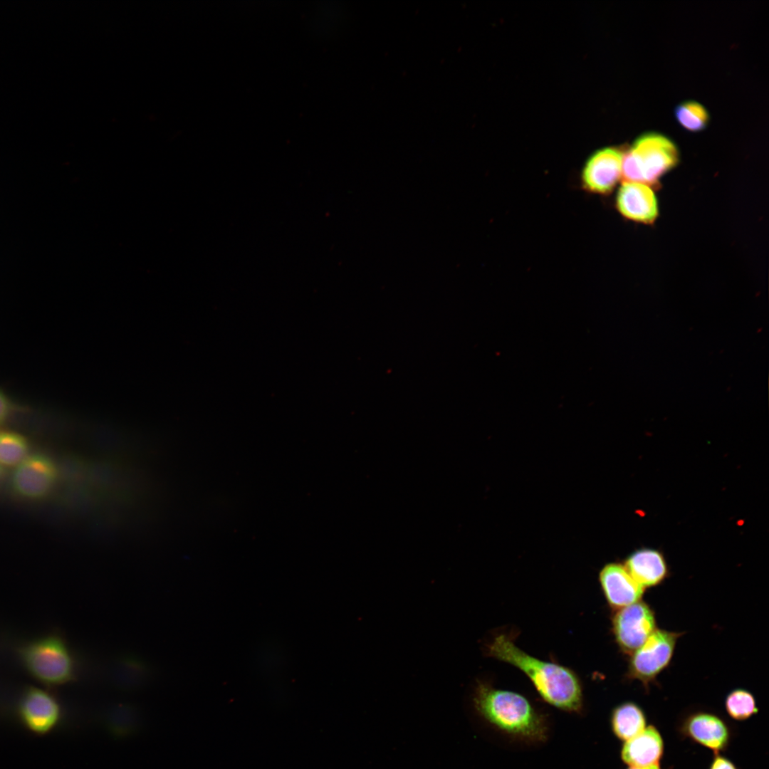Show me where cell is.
<instances>
[{
    "instance_id": "cell-6",
    "label": "cell",
    "mask_w": 769,
    "mask_h": 769,
    "mask_svg": "<svg viewBox=\"0 0 769 769\" xmlns=\"http://www.w3.org/2000/svg\"><path fill=\"white\" fill-rule=\"evenodd\" d=\"M56 462L43 453L29 454L14 468L11 488L18 497L27 501H41L55 488L58 480Z\"/></svg>"
},
{
    "instance_id": "cell-12",
    "label": "cell",
    "mask_w": 769,
    "mask_h": 769,
    "mask_svg": "<svg viewBox=\"0 0 769 769\" xmlns=\"http://www.w3.org/2000/svg\"><path fill=\"white\" fill-rule=\"evenodd\" d=\"M600 582L607 603L615 610L641 600L645 592L624 565L618 563L607 564L602 569Z\"/></svg>"
},
{
    "instance_id": "cell-16",
    "label": "cell",
    "mask_w": 769,
    "mask_h": 769,
    "mask_svg": "<svg viewBox=\"0 0 769 769\" xmlns=\"http://www.w3.org/2000/svg\"><path fill=\"white\" fill-rule=\"evenodd\" d=\"M29 443L22 434L0 431V466L15 468L29 454Z\"/></svg>"
},
{
    "instance_id": "cell-5",
    "label": "cell",
    "mask_w": 769,
    "mask_h": 769,
    "mask_svg": "<svg viewBox=\"0 0 769 769\" xmlns=\"http://www.w3.org/2000/svg\"><path fill=\"white\" fill-rule=\"evenodd\" d=\"M683 632L656 629L630 656L626 676L639 681L648 691L670 664Z\"/></svg>"
},
{
    "instance_id": "cell-11",
    "label": "cell",
    "mask_w": 769,
    "mask_h": 769,
    "mask_svg": "<svg viewBox=\"0 0 769 769\" xmlns=\"http://www.w3.org/2000/svg\"><path fill=\"white\" fill-rule=\"evenodd\" d=\"M19 711L23 723L38 733L51 730L60 716V707L56 699L36 687H29L23 692Z\"/></svg>"
},
{
    "instance_id": "cell-9",
    "label": "cell",
    "mask_w": 769,
    "mask_h": 769,
    "mask_svg": "<svg viewBox=\"0 0 769 769\" xmlns=\"http://www.w3.org/2000/svg\"><path fill=\"white\" fill-rule=\"evenodd\" d=\"M623 152L615 147H606L595 152L587 161L582 172L581 181L588 192L607 194L613 191L622 178Z\"/></svg>"
},
{
    "instance_id": "cell-2",
    "label": "cell",
    "mask_w": 769,
    "mask_h": 769,
    "mask_svg": "<svg viewBox=\"0 0 769 769\" xmlns=\"http://www.w3.org/2000/svg\"><path fill=\"white\" fill-rule=\"evenodd\" d=\"M478 713L496 728L530 741L546 738L545 719L522 695L478 681L473 696Z\"/></svg>"
},
{
    "instance_id": "cell-3",
    "label": "cell",
    "mask_w": 769,
    "mask_h": 769,
    "mask_svg": "<svg viewBox=\"0 0 769 769\" xmlns=\"http://www.w3.org/2000/svg\"><path fill=\"white\" fill-rule=\"evenodd\" d=\"M679 161V150L671 139L657 132L644 133L623 152L622 178L655 186Z\"/></svg>"
},
{
    "instance_id": "cell-13",
    "label": "cell",
    "mask_w": 769,
    "mask_h": 769,
    "mask_svg": "<svg viewBox=\"0 0 769 769\" xmlns=\"http://www.w3.org/2000/svg\"><path fill=\"white\" fill-rule=\"evenodd\" d=\"M664 749L663 738L653 725L645 728L634 737L624 742L620 756L629 767L659 764Z\"/></svg>"
},
{
    "instance_id": "cell-17",
    "label": "cell",
    "mask_w": 769,
    "mask_h": 769,
    "mask_svg": "<svg viewBox=\"0 0 769 769\" xmlns=\"http://www.w3.org/2000/svg\"><path fill=\"white\" fill-rule=\"evenodd\" d=\"M676 120L685 130L699 132L704 130L709 122V114L701 103L688 100L679 104L674 110Z\"/></svg>"
},
{
    "instance_id": "cell-14",
    "label": "cell",
    "mask_w": 769,
    "mask_h": 769,
    "mask_svg": "<svg viewBox=\"0 0 769 769\" xmlns=\"http://www.w3.org/2000/svg\"><path fill=\"white\" fill-rule=\"evenodd\" d=\"M624 567L645 590L659 585L669 575L664 557L659 551L651 548H642L632 553L627 558Z\"/></svg>"
},
{
    "instance_id": "cell-19",
    "label": "cell",
    "mask_w": 769,
    "mask_h": 769,
    "mask_svg": "<svg viewBox=\"0 0 769 769\" xmlns=\"http://www.w3.org/2000/svg\"><path fill=\"white\" fill-rule=\"evenodd\" d=\"M708 769H738L736 765L728 758L720 753L715 754Z\"/></svg>"
},
{
    "instance_id": "cell-8",
    "label": "cell",
    "mask_w": 769,
    "mask_h": 769,
    "mask_svg": "<svg viewBox=\"0 0 769 769\" xmlns=\"http://www.w3.org/2000/svg\"><path fill=\"white\" fill-rule=\"evenodd\" d=\"M680 735L715 754L726 750L732 738L728 723L718 715L708 711H696L686 715L678 726Z\"/></svg>"
},
{
    "instance_id": "cell-4",
    "label": "cell",
    "mask_w": 769,
    "mask_h": 769,
    "mask_svg": "<svg viewBox=\"0 0 769 769\" xmlns=\"http://www.w3.org/2000/svg\"><path fill=\"white\" fill-rule=\"evenodd\" d=\"M19 656L26 671L46 685H61L74 678L73 657L66 643L58 635H46L24 644L19 650Z\"/></svg>"
},
{
    "instance_id": "cell-18",
    "label": "cell",
    "mask_w": 769,
    "mask_h": 769,
    "mask_svg": "<svg viewBox=\"0 0 769 769\" xmlns=\"http://www.w3.org/2000/svg\"><path fill=\"white\" fill-rule=\"evenodd\" d=\"M725 708L736 721H745L756 714L758 708L754 696L744 689H735L726 696Z\"/></svg>"
},
{
    "instance_id": "cell-20",
    "label": "cell",
    "mask_w": 769,
    "mask_h": 769,
    "mask_svg": "<svg viewBox=\"0 0 769 769\" xmlns=\"http://www.w3.org/2000/svg\"><path fill=\"white\" fill-rule=\"evenodd\" d=\"M11 412V403L8 397L0 389V424L6 422Z\"/></svg>"
},
{
    "instance_id": "cell-21",
    "label": "cell",
    "mask_w": 769,
    "mask_h": 769,
    "mask_svg": "<svg viewBox=\"0 0 769 769\" xmlns=\"http://www.w3.org/2000/svg\"><path fill=\"white\" fill-rule=\"evenodd\" d=\"M628 769H662L659 764H654L646 766L629 767Z\"/></svg>"
},
{
    "instance_id": "cell-1",
    "label": "cell",
    "mask_w": 769,
    "mask_h": 769,
    "mask_svg": "<svg viewBox=\"0 0 769 769\" xmlns=\"http://www.w3.org/2000/svg\"><path fill=\"white\" fill-rule=\"evenodd\" d=\"M491 657L513 665L523 671L540 696L548 703L570 712L580 711L582 706L580 681L570 669L535 658L518 647L506 634L493 637L486 647Z\"/></svg>"
},
{
    "instance_id": "cell-10",
    "label": "cell",
    "mask_w": 769,
    "mask_h": 769,
    "mask_svg": "<svg viewBox=\"0 0 769 769\" xmlns=\"http://www.w3.org/2000/svg\"><path fill=\"white\" fill-rule=\"evenodd\" d=\"M616 207L626 219L645 224H653L659 215L658 201L653 189L639 182L622 184L616 195Z\"/></svg>"
},
{
    "instance_id": "cell-7",
    "label": "cell",
    "mask_w": 769,
    "mask_h": 769,
    "mask_svg": "<svg viewBox=\"0 0 769 769\" xmlns=\"http://www.w3.org/2000/svg\"><path fill=\"white\" fill-rule=\"evenodd\" d=\"M612 629L620 650L630 656L657 629L655 612L641 600L617 610L612 617Z\"/></svg>"
},
{
    "instance_id": "cell-22",
    "label": "cell",
    "mask_w": 769,
    "mask_h": 769,
    "mask_svg": "<svg viewBox=\"0 0 769 769\" xmlns=\"http://www.w3.org/2000/svg\"><path fill=\"white\" fill-rule=\"evenodd\" d=\"M1 474H2V467L0 466V478L1 477Z\"/></svg>"
},
{
    "instance_id": "cell-15",
    "label": "cell",
    "mask_w": 769,
    "mask_h": 769,
    "mask_svg": "<svg viewBox=\"0 0 769 769\" xmlns=\"http://www.w3.org/2000/svg\"><path fill=\"white\" fill-rule=\"evenodd\" d=\"M610 725L614 736L624 742L645 728L647 717L638 704L632 701H625L612 710Z\"/></svg>"
}]
</instances>
